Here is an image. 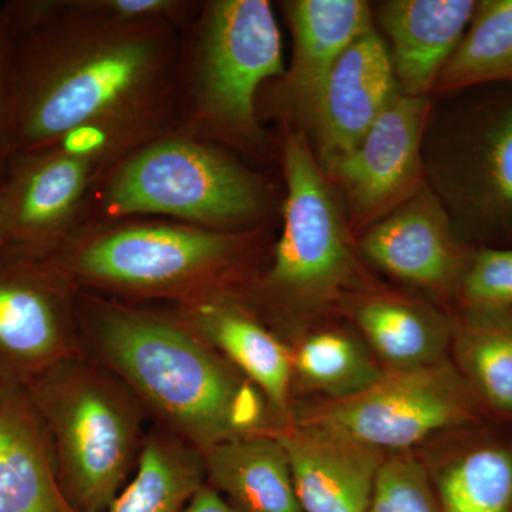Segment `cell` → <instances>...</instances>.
I'll return each instance as SVG.
<instances>
[{"label":"cell","mask_w":512,"mask_h":512,"mask_svg":"<svg viewBox=\"0 0 512 512\" xmlns=\"http://www.w3.org/2000/svg\"><path fill=\"white\" fill-rule=\"evenodd\" d=\"M3 12L15 156L79 134L117 164L167 136L183 67L180 28L111 22L76 0H13Z\"/></svg>","instance_id":"obj_1"},{"label":"cell","mask_w":512,"mask_h":512,"mask_svg":"<svg viewBox=\"0 0 512 512\" xmlns=\"http://www.w3.org/2000/svg\"><path fill=\"white\" fill-rule=\"evenodd\" d=\"M84 322L106 369L201 453L272 431L264 394L180 318L86 296Z\"/></svg>","instance_id":"obj_2"},{"label":"cell","mask_w":512,"mask_h":512,"mask_svg":"<svg viewBox=\"0 0 512 512\" xmlns=\"http://www.w3.org/2000/svg\"><path fill=\"white\" fill-rule=\"evenodd\" d=\"M242 248L237 234L188 224H86L45 259L74 291L93 288L183 305L218 293V281Z\"/></svg>","instance_id":"obj_3"},{"label":"cell","mask_w":512,"mask_h":512,"mask_svg":"<svg viewBox=\"0 0 512 512\" xmlns=\"http://www.w3.org/2000/svg\"><path fill=\"white\" fill-rule=\"evenodd\" d=\"M101 215H165L194 227L228 231L261 217V181L205 141L167 134L123 158L103 177Z\"/></svg>","instance_id":"obj_4"},{"label":"cell","mask_w":512,"mask_h":512,"mask_svg":"<svg viewBox=\"0 0 512 512\" xmlns=\"http://www.w3.org/2000/svg\"><path fill=\"white\" fill-rule=\"evenodd\" d=\"M77 355L53 366L40 409L55 441L57 477L76 512H106L140 456L141 404Z\"/></svg>","instance_id":"obj_5"},{"label":"cell","mask_w":512,"mask_h":512,"mask_svg":"<svg viewBox=\"0 0 512 512\" xmlns=\"http://www.w3.org/2000/svg\"><path fill=\"white\" fill-rule=\"evenodd\" d=\"M281 33L266 0L205 3L192 36L184 136L251 140L258 136L256 96L284 77Z\"/></svg>","instance_id":"obj_6"},{"label":"cell","mask_w":512,"mask_h":512,"mask_svg":"<svg viewBox=\"0 0 512 512\" xmlns=\"http://www.w3.org/2000/svg\"><path fill=\"white\" fill-rule=\"evenodd\" d=\"M284 228L261 291L282 305L332 298L353 274L345 221L325 171L298 131L284 143Z\"/></svg>","instance_id":"obj_7"},{"label":"cell","mask_w":512,"mask_h":512,"mask_svg":"<svg viewBox=\"0 0 512 512\" xmlns=\"http://www.w3.org/2000/svg\"><path fill=\"white\" fill-rule=\"evenodd\" d=\"M478 404L457 367L444 360L386 370L363 392L322 400L296 420L339 431L383 453H400L441 431L473 423Z\"/></svg>","instance_id":"obj_8"},{"label":"cell","mask_w":512,"mask_h":512,"mask_svg":"<svg viewBox=\"0 0 512 512\" xmlns=\"http://www.w3.org/2000/svg\"><path fill=\"white\" fill-rule=\"evenodd\" d=\"M441 187L466 237L512 242V92L460 114L443 151Z\"/></svg>","instance_id":"obj_9"},{"label":"cell","mask_w":512,"mask_h":512,"mask_svg":"<svg viewBox=\"0 0 512 512\" xmlns=\"http://www.w3.org/2000/svg\"><path fill=\"white\" fill-rule=\"evenodd\" d=\"M101 177L96 160L62 148L13 156L2 181L0 245L30 258L53 254L80 228L90 190Z\"/></svg>","instance_id":"obj_10"},{"label":"cell","mask_w":512,"mask_h":512,"mask_svg":"<svg viewBox=\"0 0 512 512\" xmlns=\"http://www.w3.org/2000/svg\"><path fill=\"white\" fill-rule=\"evenodd\" d=\"M429 113L427 97L400 92L359 146L325 171L342 188L352 224L369 228L424 187L421 144Z\"/></svg>","instance_id":"obj_11"},{"label":"cell","mask_w":512,"mask_h":512,"mask_svg":"<svg viewBox=\"0 0 512 512\" xmlns=\"http://www.w3.org/2000/svg\"><path fill=\"white\" fill-rule=\"evenodd\" d=\"M73 286L47 259L0 245V350L26 365L79 355Z\"/></svg>","instance_id":"obj_12"},{"label":"cell","mask_w":512,"mask_h":512,"mask_svg":"<svg viewBox=\"0 0 512 512\" xmlns=\"http://www.w3.org/2000/svg\"><path fill=\"white\" fill-rule=\"evenodd\" d=\"M359 248L394 278L439 293L458 291L470 256L444 201L426 185L366 228Z\"/></svg>","instance_id":"obj_13"},{"label":"cell","mask_w":512,"mask_h":512,"mask_svg":"<svg viewBox=\"0 0 512 512\" xmlns=\"http://www.w3.org/2000/svg\"><path fill=\"white\" fill-rule=\"evenodd\" d=\"M399 93L387 42L370 29L333 67L311 121L323 171L359 146Z\"/></svg>","instance_id":"obj_14"},{"label":"cell","mask_w":512,"mask_h":512,"mask_svg":"<svg viewBox=\"0 0 512 512\" xmlns=\"http://www.w3.org/2000/svg\"><path fill=\"white\" fill-rule=\"evenodd\" d=\"M272 433L285 448L303 512L369 510L386 453L305 421H284Z\"/></svg>","instance_id":"obj_15"},{"label":"cell","mask_w":512,"mask_h":512,"mask_svg":"<svg viewBox=\"0 0 512 512\" xmlns=\"http://www.w3.org/2000/svg\"><path fill=\"white\" fill-rule=\"evenodd\" d=\"M180 319L258 387L279 417L288 416L291 350L274 333L220 292L183 303Z\"/></svg>","instance_id":"obj_16"},{"label":"cell","mask_w":512,"mask_h":512,"mask_svg":"<svg viewBox=\"0 0 512 512\" xmlns=\"http://www.w3.org/2000/svg\"><path fill=\"white\" fill-rule=\"evenodd\" d=\"M476 0H390L379 6L400 92L427 97L464 36Z\"/></svg>","instance_id":"obj_17"},{"label":"cell","mask_w":512,"mask_h":512,"mask_svg":"<svg viewBox=\"0 0 512 512\" xmlns=\"http://www.w3.org/2000/svg\"><path fill=\"white\" fill-rule=\"evenodd\" d=\"M284 9L293 42L285 90L311 123L333 67L355 40L373 29L372 8L362 0H291Z\"/></svg>","instance_id":"obj_18"},{"label":"cell","mask_w":512,"mask_h":512,"mask_svg":"<svg viewBox=\"0 0 512 512\" xmlns=\"http://www.w3.org/2000/svg\"><path fill=\"white\" fill-rule=\"evenodd\" d=\"M207 483L237 512H303L285 448L272 431L202 451Z\"/></svg>","instance_id":"obj_19"},{"label":"cell","mask_w":512,"mask_h":512,"mask_svg":"<svg viewBox=\"0 0 512 512\" xmlns=\"http://www.w3.org/2000/svg\"><path fill=\"white\" fill-rule=\"evenodd\" d=\"M55 461L29 407L0 394V512H76Z\"/></svg>","instance_id":"obj_20"},{"label":"cell","mask_w":512,"mask_h":512,"mask_svg":"<svg viewBox=\"0 0 512 512\" xmlns=\"http://www.w3.org/2000/svg\"><path fill=\"white\" fill-rule=\"evenodd\" d=\"M357 328L387 370L444 362L454 326L440 313L410 299L376 295L356 305Z\"/></svg>","instance_id":"obj_21"},{"label":"cell","mask_w":512,"mask_h":512,"mask_svg":"<svg viewBox=\"0 0 512 512\" xmlns=\"http://www.w3.org/2000/svg\"><path fill=\"white\" fill-rule=\"evenodd\" d=\"M205 481L201 451L170 431H153L141 446L136 476L106 512H181Z\"/></svg>","instance_id":"obj_22"},{"label":"cell","mask_w":512,"mask_h":512,"mask_svg":"<svg viewBox=\"0 0 512 512\" xmlns=\"http://www.w3.org/2000/svg\"><path fill=\"white\" fill-rule=\"evenodd\" d=\"M453 340L457 370L478 402L512 417V313L466 311Z\"/></svg>","instance_id":"obj_23"},{"label":"cell","mask_w":512,"mask_h":512,"mask_svg":"<svg viewBox=\"0 0 512 512\" xmlns=\"http://www.w3.org/2000/svg\"><path fill=\"white\" fill-rule=\"evenodd\" d=\"M512 86V0H480L433 92Z\"/></svg>","instance_id":"obj_24"},{"label":"cell","mask_w":512,"mask_h":512,"mask_svg":"<svg viewBox=\"0 0 512 512\" xmlns=\"http://www.w3.org/2000/svg\"><path fill=\"white\" fill-rule=\"evenodd\" d=\"M431 477L441 512H512V444L474 441Z\"/></svg>","instance_id":"obj_25"},{"label":"cell","mask_w":512,"mask_h":512,"mask_svg":"<svg viewBox=\"0 0 512 512\" xmlns=\"http://www.w3.org/2000/svg\"><path fill=\"white\" fill-rule=\"evenodd\" d=\"M291 356L293 379L298 377L325 400L355 396L386 372L359 340L340 330L306 336Z\"/></svg>","instance_id":"obj_26"},{"label":"cell","mask_w":512,"mask_h":512,"mask_svg":"<svg viewBox=\"0 0 512 512\" xmlns=\"http://www.w3.org/2000/svg\"><path fill=\"white\" fill-rule=\"evenodd\" d=\"M367 512H441L426 464L410 451L387 454Z\"/></svg>","instance_id":"obj_27"},{"label":"cell","mask_w":512,"mask_h":512,"mask_svg":"<svg viewBox=\"0 0 512 512\" xmlns=\"http://www.w3.org/2000/svg\"><path fill=\"white\" fill-rule=\"evenodd\" d=\"M457 293L466 311L512 313V247L470 252Z\"/></svg>","instance_id":"obj_28"},{"label":"cell","mask_w":512,"mask_h":512,"mask_svg":"<svg viewBox=\"0 0 512 512\" xmlns=\"http://www.w3.org/2000/svg\"><path fill=\"white\" fill-rule=\"evenodd\" d=\"M15 156L12 96H10V40L3 5H0V184Z\"/></svg>","instance_id":"obj_29"},{"label":"cell","mask_w":512,"mask_h":512,"mask_svg":"<svg viewBox=\"0 0 512 512\" xmlns=\"http://www.w3.org/2000/svg\"><path fill=\"white\" fill-rule=\"evenodd\" d=\"M181 512H237L205 481Z\"/></svg>","instance_id":"obj_30"},{"label":"cell","mask_w":512,"mask_h":512,"mask_svg":"<svg viewBox=\"0 0 512 512\" xmlns=\"http://www.w3.org/2000/svg\"><path fill=\"white\" fill-rule=\"evenodd\" d=\"M3 229H5V194H3L2 184H0V242L3 238Z\"/></svg>","instance_id":"obj_31"}]
</instances>
